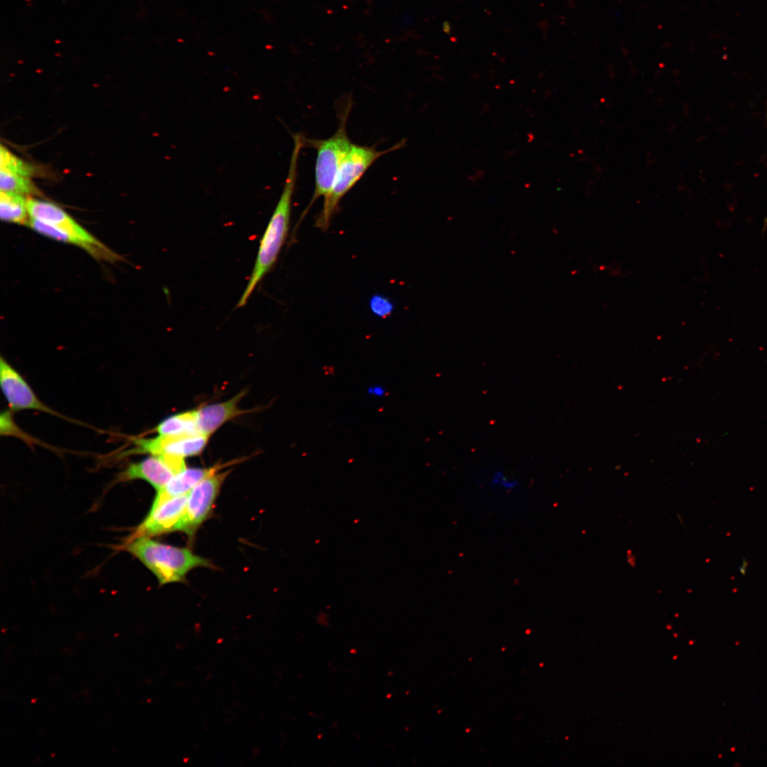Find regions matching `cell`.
I'll return each instance as SVG.
<instances>
[{"mask_svg": "<svg viewBox=\"0 0 767 767\" xmlns=\"http://www.w3.org/2000/svg\"><path fill=\"white\" fill-rule=\"evenodd\" d=\"M238 462V460H233L226 464L217 463L210 467L185 469L173 477L161 489L157 491L151 508L156 507L170 499L188 493L205 478L221 471L227 465L234 464Z\"/></svg>", "mask_w": 767, "mask_h": 767, "instance_id": "7c38bea8", "label": "cell"}, {"mask_svg": "<svg viewBox=\"0 0 767 767\" xmlns=\"http://www.w3.org/2000/svg\"><path fill=\"white\" fill-rule=\"evenodd\" d=\"M366 393L370 396L375 398H381L385 396L386 393V390L384 386L375 384L373 386H369L367 388Z\"/></svg>", "mask_w": 767, "mask_h": 767, "instance_id": "ffe728a7", "label": "cell"}, {"mask_svg": "<svg viewBox=\"0 0 767 767\" xmlns=\"http://www.w3.org/2000/svg\"><path fill=\"white\" fill-rule=\"evenodd\" d=\"M122 547L152 572L160 585L184 582L187 574L197 567H214L210 560L187 548L162 543L148 536L128 539Z\"/></svg>", "mask_w": 767, "mask_h": 767, "instance_id": "7a4b0ae2", "label": "cell"}, {"mask_svg": "<svg viewBox=\"0 0 767 767\" xmlns=\"http://www.w3.org/2000/svg\"><path fill=\"white\" fill-rule=\"evenodd\" d=\"M210 436L202 433L183 435H158L156 437H138L134 447L125 455L147 454L187 457L198 455L205 448Z\"/></svg>", "mask_w": 767, "mask_h": 767, "instance_id": "9c48e42d", "label": "cell"}, {"mask_svg": "<svg viewBox=\"0 0 767 767\" xmlns=\"http://www.w3.org/2000/svg\"><path fill=\"white\" fill-rule=\"evenodd\" d=\"M293 138V148L283 188L260 241L251 274L237 303V308L246 304L256 286L273 268L288 234L299 154L305 146V137L302 134H295Z\"/></svg>", "mask_w": 767, "mask_h": 767, "instance_id": "6da1fadb", "label": "cell"}, {"mask_svg": "<svg viewBox=\"0 0 767 767\" xmlns=\"http://www.w3.org/2000/svg\"><path fill=\"white\" fill-rule=\"evenodd\" d=\"M159 435H183L200 433L197 423V409L170 415L153 430Z\"/></svg>", "mask_w": 767, "mask_h": 767, "instance_id": "5bb4252c", "label": "cell"}, {"mask_svg": "<svg viewBox=\"0 0 767 767\" xmlns=\"http://www.w3.org/2000/svg\"><path fill=\"white\" fill-rule=\"evenodd\" d=\"M28 210L31 219L58 228L71 238L72 245L85 249L96 259L111 261L119 259L118 255L58 205L31 197L28 199Z\"/></svg>", "mask_w": 767, "mask_h": 767, "instance_id": "5b68a950", "label": "cell"}, {"mask_svg": "<svg viewBox=\"0 0 767 767\" xmlns=\"http://www.w3.org/2000/svg\"><path fill=\"white\" fill-rule=\"evenodd\" d=\"M186 468L183 457L173 455H150L136 462L130 463L116 477V482L142 479L158 491L173 477Z\"/></svg>", "mask_w": 767, "mask_h": 767, "instance_id": "ba28073f", "label": "cell"}, {"mask_svg": "<svg viewBox=\"0 0 767 767\" xmlns=\"http://www.w3.org/2000/svg\"><path fill=\"white\" fill-rule=\"evenodd\" d=\"M631 553H632L631 552V555H630V556L628 557L627 561H628V562L629 563V565L631 566H633L636 564L635 557L631 555Z\"/></svg>", "mask_w": 767, "mask_h": 767, "instance_id": "44dd1931", "label": "cell"}, {"mask_svg": "<svg viewBox=\"0 0 767 767\" xmlns=\"http://www.w3.org/2000/svg\"><path fill=\"white\" fill-rule=\"evenodd\" d=\"M403 144L404 141H402L386 150L378 151L374 146L352 143L339 165L330 191L324 198L323 206L316 217L315 226L322 232L327 231L343 197L379 158L402 148Z\"/></svg>", "mask_w": 767, "mask_h": 767, "instance_id": "3957f363", "label": "cell"}, {"mask_svg": "<svg viewBox=\"0 0 767 767\" xmlns=\"http://www.w3.org/2000/svg\"><path fill=\"white\" fill-rule=\"evenodd\" d=\"M188 493L170 499L156 507L151 508L144 520L128 539L139 536L152 537L175 531L187 499Z\"/></svg>", "mask_w": 767, "mask_h": 767, "instance_id": "30bf717a", "label": "cell"}, {"mask_svg": "<svg viewBox=\"0 0 767 767\" xmlns=\"http://www.w3.org/2000/svg\"><path fill=\"white\" fill-rule=\"evenodd\" d=\"M351 102L346 104L339 114V124L334 134L325 139L305 138L306 144L317 151L315 167V189L312 197L305 209L296 229L315 202L327 195L330 191L339 165L352 143L347 131Z\"/></svg>", "mask_w": 767, "mask_h": 767, "instance_id": "277c9868", "label": "cell"}, {"mask_svg": "<svg viewBox=\"0 0 767 767\" xmlns=\"http://www.w3.org/2000/svg\"><path fill=\"white\" fill-rule=\"evenodd\" d=\"M244 389L228 401L204 406L197 409V423L199 433L211 436L227 422L255 410H243L239 404L245 396Z\"/></svg>", "mask_w": 767, "mask_h": 767, "instance_id": "8fae6325", "label": "cell"}, {"mask_svg": "<svg viewBox=\"0 0 767 767\" xmlns=\"http://www.w3.org/2000/svg\"><path fill=\"white\" fill-rule=\"evenodd\" d=\"M370 307L374 313L380 317L388 315L393 310L391 303L386 298L380 295H375L371 298Z\"/></svg>", "mask_w": 767, "mask_h": 767, "instance_id": "d6986e66", "label": "cell"}, {"mask_svg": "<svg viewBox=\"0 0 767 767\" xmlns=\"http://www.w3.org/2000/svg\"><path fill=\"white\" fill-rule=\"evenodd\" d=\"M491 485L493 488H501L511 491L519 486V482L515 479L508 478L501 470L496 471L491 477Z\"/></svg>", "mask_w": 767, "mask_h": 767, "instance_id": "ac0fdd59", "label": "cell"}, {"mask_svg": "<svg viewBox=\"0 0 767 767\" xmlns=\"http://www.w3.org/2000/svg\"><path fill=\"white\" fill-rule=\"evenodd\" d=\"M0 384L11 412L38 410L80 423L54 410L43 403L21 374L3 357L0 359Z\"/></svg>", "mask_w": 767, "mask_h": 767, "instance_id": "52a82bcc", "label": "cell"}, {"mask_svg": "<svg viewBox=\"0 0 767 767\" xmlns=\"http://www.w3.org/2000/svg\"><path fill=\"white\" fill-rule=\"evenodd\" d=\"M0 432L1 435L15 436L29 445L39 444L28 434L23 432L14 422L11 410H3L0 418Z\"/></svg>", "mask_w": 767, "mask_h": 767, "instance_id": "e0dca14e", "label": "cell"}, {"mask_svg": "<svg viewBox=\"0 0 767 767\" xmlns=\"http://www.w3.org/2000/svg\"><path fill=\"white\" fill-rule=\"evenodd\" d=\"M231 471H219L210 475L188 492L183 513L175 531L183 532L190 537L195 534L210 517L221 487Z\"/></svg>", "mask_w": 767, "mask_h": 767, "instance_id": "8992f818", "label": "cell"}, {"mask_svg": "<svg viewBox=\"0 0 767 767\" xmlns=\"http://www.w3.org/2000/svg\"><path fill=\"white\" fill-rule=\"evenodd\" d=\"M28 197L0 191V217L2 221L27 226L31 219Z\"/></svg>", "mask_w": 767, "mask_h": 767, "instance_id": "4fadbf2b", "label": "cell"}, {"mask_svg": "<svg viewBox=\"0 0 767 767\" xmlns=\"http://www.w3.org/2000/svg\"><path fill=\"white\" fill-rule=\"evenodd\" d=\"M0 190L28 197L40 195V190L30 178L0 170Z\"/></svg>", "mask_w": 767, "mask_h": 767, "instance_id": "9a60e30c", "label": "cell"}, {"mask_svg": "<svg viewBox=\"0 0 767 767\" xmlns=\"http://www.w3.org/2000/svg\"><path fill=\"white\" fill-rule=\"evenodd\" d=\"M0 170L30 178L36 173L33 165L13 154L3 145L0 148Z\"/></svg>", "mask_w": 767, "mask_h": 767, "instance_id": "2e32d148", "label": "cell"}]
</instances>
